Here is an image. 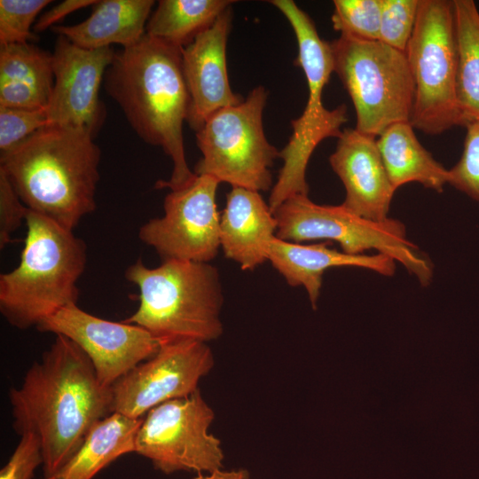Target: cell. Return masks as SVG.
<instances>
[{"label":"cell","mask_w":479,"mask_h":479,"mask_svg":"<svg viewBox=\"0 0 479 479\" xmlns=\"http://www.w3.org/2000/svg\"><path fill=\"white\" fill-rule=\"evenodd\" d=\"M214 419L213 409L199 389L186 397L162 403L143 418L135 452L167 475L221 469L224 458L221 442L208 432Z\"/></svg>","instance_id":"11"},{"label":"cell","mask_w":479,"mask_h":479,"mask_svg":"<svg viewBox=\"0 0 479 479\" xmlns=\"http://www.w3.org/2000/svg\"><path fill=\"white\" fill-rule=\"evenodd\" d=\"M465 127L463 152L459 161L449 169V184L479 201V120Z\"/></svg>","instance_id":"30"},{"label":"cell","mask_w":479,"mask_h":479,"mask_svg":"<svg viewBox=\"0 0 479 479\" xmlns=\"http://www.w3.org/2000/svg\"><path fill=\"white\" fill-rule=\"evenodd\" d=\"M273 215L278 239L294 243L333 240L349 255H364L365 251L374 249L399 262L421 286L426 287L432 280L430 261L407 240L404 225L398 220L389 217L382 222L369 220L342 204L319 205L302 194L287 199Z\"/></svg>","instance_id":"8"},{"label":"cell","mask_w":479,"mask_h":479,"mask_svg":"<svg viewBox=\"0 0 479 479\" xmlns=\"http://www.w3.org/2000/svg\"><path fill=\"white\" fill-rule=\"evenodd\" d=\"M420 0H381L380 39L404 52L412 35Z\"/></svg>","instance_id":"28"},{"label":"cell","mask_w":479,"mask_h":479,"mask_svg":"<svg viewBox=\"0 0 479 479\" xmlns=\"http://www.w3.org/2000/svg\"><path fill=\"white\" fill-rule=\"evenodd\" d=\"M270 3L283 13L294 30L298 44L294 64L302 69L309 92L302 115L291 122L293 133L289 141L279 152L283 166L268 201L273 212L294 195H308L305 175L309 160L322 140L341 136V128L348 121V114L343 104L329 110L322 102L323 90L334 72L330 43L319 36L310 17L294 1L272 0Z\"/></svg>","instance_id":"6"},{"label":"cell","mask_w":479,"mask_h":479,"mask_svg":"<svg viewBox=\"0 0 479 479\" xmlns=\"http://www.w3.org/2000/svg\"><path fill=\"white\" fill-rule=\"evenodd\" d=\"M268 92L253 89L243 102L212 114L196 130L202 158L194 168L197 176L255 192L272 185L270 168L279 152L270 144L263 127Z\"/></svg>","instance_id":"10"},{"label":"cell","mask_w":479,"mask_h":479,"mask_svg":"<svg viewBox=\"0 0 479 479\" xmlns=\"http://www.w3.org/2000/svg\"><path fill=\"white\" fill-rule=\"evenodd\" d=\"M377 145L393 187L397 190L408 183L441 192L449 184L446 169L418 140L409 122L388 127L376 137Z\"/></svg>","instance_id":"22"},{"label":"cell","mask_w":479,"mask_h":479,"mask_svg":"<svg viewBox=\"0 0 479 479\" xmlns=\"http://www.w3.org/2000/svg\"><path fill=\"white\" fill-rule=\"evenodd\" d=\"M8 177L0 169V248L12 240V235L25 223L28 212Z\"/></svg>","instance_id":"31"},{"label":"cell","mask_w":479,"mask_h":479,"mask_svg":"<svg viewBox=\"0 0 479 479\" xmlns=\"http://www.w3.org/2000/svg\"><path fill=\"white\" fill-rule=\"evenodd\" d=\"M216 178L200 175L187 185L170 191L164 215L152 218L138 230L139 240L166 260L209 263L220 246V216Z\"/></svg>","instance_id":"12"},{"label":"cell","mask_w":479,"mask_h":479,"mask_svg":"<svg viewBox=\"0 0 479 479\" xmlns=\"http://www.w3.org/2000/svg\"><path fill=\"white\" fill-rule=\"evenodd\" d=\"M345 188L342 205L364 218L382 222L397 191L384 167L376 137L356 129L342 130L329 158Z\"/></svg>","instance_id":"17"},{"label":"cell","mask_w":479,"mask_h":479,"mask_svg":"<svg viewBox=\"0 0 479 479\" xmlns=\"http://www.w3.org/2000/svg\"><path fill=\"white\" fill-rule=\"evenodd\" d=\"M457 41V99L460 126L479 120V11L473 0H453Z\"/></svg>","instance_id":"24"},{"label":"cell","mask_w":479,"mask_h":479,"mask_svg":"<svg viewBox=\"0 0 479 479\" xmlns=\"http://www.w3.org/2000/svg\"><path fill=\"white\" fill-rule=\"evenodd\" d=\"M330 46L334 72L355 107L357 130L377 137L394 123L410 122L414 82L404 52L342 35Z\"/></svg>","instance_id":"7"},{"label":"cell","mask_w":479,"mask_h":479,"mask_svg":"<svg viewBox=\"0 0 479 479\" xmlns=\"http://www.w3.org/2000/svg\"><path fill=\"white\" fill-rule=\"evenodd\" d=\"M192 479H250L246 469L223 470L217 469L210 473L197 474Z\"/></svg>","instance_id":"34"},{"label":"cell","mask_w":479,"mask_h":479,"mask_svg":"<svg viewBox=\"0 0 479 479\" xmlns=\"http://www.w3.org/2000/svg\"><path fill=\"white\" fill-rule=\"evenodd\" d=\"M8 397L15 432L33 433L40 441L44 478L70 459L96 422L112 413L111 387L99 382L87 355L63 335H56Z\"/></svg>","instance_id":"1"},{"label":"cell","mask_w":479,"mask_h":479,"mask_svg":"<svg viewBox=\"0 0 479 479\" xmlns=\"http://www.w3.org/2000/svg\"><path fill=\"white\" fill-rule=\"evenodd\" d=\"M53 85L52 53L31 43L0 46V106L47 108Z\"/></svg>","instance_id":"20"},{"label":"cell","mask_w":479,"mask_h":479,"mask_svg":"<svg viewBox=\"0 0 479 479\" xmlns=\"http://www.w3.org/2000/svg\"><path fill=\"white\" fill-rule=\"evenodd\" d=\"M214 366L206 342L179 340L161 342L158 351L120 378L112 390V412L143 418L169 400L186 397Z\"/></svg>","instance_id":"13"},{"label":"cell","mask_w":479,"mask_h":479,"mask_svg":"<svg viewBox=\"0 0 479 479\" xmlns=\"http://www.w3.org/2000/svg\"><path fill=\"white\" fill-rule=\"evenodd\" d=\"M48 123L47 108L0 106V155L9 153Z\"/></svg>","instance_id":"29"},{"label":"cell","mask_w":479,"mask_h":479,"mask_svg":"<svg viewBox=\"0 0 479 479\" xmlns=\"http://www.w3.org/2000/svg\"><path fill=\"white\" fill-rule=\"evenodd\" d=\"M232 9L182 49V67L191 98L188 122L197 130L215 112L243 102L232 90L226 66V42Z\"/></svg>","instance_id":"16"},{"label":"cell","mask_w":479,"mask_h":479,"mask_svg":"<svg viewBox=\"0 0 479 479\" xmlns=\"http://www.w3.org/2000/svg\"><path fill=\"white\" fill-rule=\"evenodd\" d=\"M182 49L145 34L114 52L106 71V90L145 142L160 146L173 162L168 181L156 188L180 189L195 177L185 155L183 125L191 98L182 67Z\"/></svg>","instance_id":"2"},{"label":"cell","mask_w":479,"mask_h":479,"mask_svg":"<svg viewBox=\"0 0 479 479\" xmlns=\"http://www.w3.org/2000/svg\"><path fill=\"white\" fill-rule=\"evenodd\" d=\"M142 420L112 412L96 422L70 459L44 479H92L119 457L135 452Z\"/></svg>","instance_id":"23"},{"label":"cell","mask_w":479,"mask_h":479,"mask_svg":"<svg viewBox=\"0 0 479 479\" xmlns=\"http://www.w3.org/2000/svg\"><path fill=\"white\" fill-rule=\"evenodd\" d=\"M20 263L0 275V312L12 326L37 327L77 303V282L87 263L85 242L72 230L28 210Z\"/></svg>","instance_id":"4"},{"label":"cell","mask_w":479,"mask_h":479,"mask_svg":"<svg viewBox=\"0 0 479 479\" xmlns=\"http://www.w3.org/2000/svg\"><path fill=\"white\" fill-rule=\"evenodd\" d=\"M277 221L259 192L232 187L220 216V246L224 255L251 271L268 260Z\"/></svg>","instance_id":"18"},{"label":"cell","mask_w":479,"mask_h":479,"mask_svg":"<svg viewBox=\"0 0 479 479\" xmlns=\"http://www.w3.org/2000/svg\"><path fill=\"white\" fill-rule=\"evenodd\" d=\"M333 27L342 36L379 41L381 0H334Z\"/></svg>","instance_id":"26"},{"label":"cell","mask_w":479,"mask_h":479,"mask_svg":"<svg viewBox=\"0 0 479 479\" xmlns=\"http://www.w3.org/2000/svg\"><path fill=\"white\" fill-rule=\"evenodd\" d=\"M113 47L88 50L59 35L54 51V85L48 125L82 129L95 137L105 119L99 88L114 56Z\"/></svg>","instance_id":"15"},{"label":"cell","mask_w":479,"mask_h":479,"mask_svg":"<svg viewBox=\"0 0 479 479\" xmlns=\"http://www.w3.org/2000/svg\"><path fill=\"white\" fill-rule=\"evenodd\" d=\"M268 261L292 287L302 286L316 309L324 272L334 267H360L381 275L395 273V260L383 255H349L327 247V243L302 245L275 237L271 241Z\"/></svg>","instance_id":"19"},{"label":"cell","mask_w":479,"mask_h":479,"mask_svg":"<svg viewBox=\"0 0 479 479\" xmlns=\"http://www.w3.org/2000/svg\"><path fill=\"white\" fill-rule=\"evenodd\" d=\"M8 462L0 471V479H32L36 467L43 463L42 446L33 433H25Z\"/></svg>","instance_id":"32"},{"label":"cell","mask_w":479,"mask_h":479,"mask_svg":"<svg viewBox=\"0 0 479 479\" xmlns=\"http://www.w3.org/2000/svg\"><path fill=\"white\" fill-rule=\"evenodd\" d=\"M153 4L152 0L97 1L93 12L82 22L56 25L51 29L88 50L112 47L115 43L128 47L145 35Z\"/></svg>","instance_id":"21"},{"label":"cell","mask_w":479,"mask_h":479,"mask_svg":"<svg viewBox=\"0 0 479 479\" xmlns=\"http://www.w3.org/2000/svg\"><path fill=\"white\" fill-rule=\"evenodd\" d=\"M93 137L47 125L0 155V169L29 210L74 231L96 208L101 153Z\"/></svg>","instance_id":"3"},{"label":"cell","mask_w":479,"mask_h":479,"mask_svg":"<svg viewBox=\"0 0 479 479\" xmlns=\"http://www.w3.org/2000/svg\"><path fill=\"white\" fill-rule=\"evenodd\" d=\"M36 329L63 335L89 357L99 382L111 387L160 348L149 332L137 325L109 321L77 306L67 305L44 319Z\"/></svg>","instance_id":"14"},{"label":"cell","mask_w":479,"mask_h":479,"mask_svg":"<svg viewBox=\"0 0 479 479\" xmlns=\"http://www.w3.org/2000/svg\"><path fill=\"white\" fill-rule=\"evenodd\" d=\"M50 0H0V46L35 38L32 24Z\"/></svg>","instance_id":"27"},{"label":"cell","mask_w":479,"mask_h":479,"mask_svg":"<svg viewBox=\"0 0 479 479\" xmlns=\"http://www.w3.org/2000/svg\"><path fill=\"white\" fill-rule=\"evenodd\" d=\"M234 3L231 0H161L145 34L179 48L190 44Z\"/></svg>","instance_id":"25"},{"label":"cell","mask_w":479,"mask_h":479,"mask_svg":"<svg viewBox=\"0 0 479 479\" xmlns=\"http://www.w3.org/2000/svg\"><path fill=\"white\" fill-rule=\"evenodd\" d=\"M404 53L414 82L412 126L437 135L460 125L452 1L420 0Z\"/></svg>","instance_id":"9"},{"label":"cell","mask_w":479,"mask_h":479,"mask_svg":"<svg viewBox=\"0 0 479 479\" xmlns=\"http://www.w3.org/2000/svg\"><path fill=\"white\" fill-rule=\"evenodd\" d=\"M95 0H66L43 12L34 25V32H43L51 28L55 24L63 20L68 14L82 8L95 4Z\"/></svg>","instance_id":"33"},{"label":"cell","mask_w":479,"mask_h":479,"mask_svg":"<svg viewBox=\"0 0 479 479\" xmlns=\"http://www.w3.org/2000/svg\"><path fill=\"white\" fill-rule=\"evenodd\" d=\"M124 276L137 287L139 305L123 322L143 327L160 343H207L223 334L221 280L209 263L166 260L149 268L139 258Z\"/></svg>","instance_id":"5"}]
</instances>
